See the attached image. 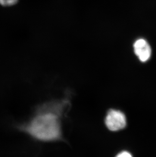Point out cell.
Masks as SVG:
<instances>
[{
  "instance_id": "cell-5",
  "label": "cell",
  "mask_w": 156,
  "mask_h": 157,
  "mask_svg": "<svg viewBox=\"0 0 156 157\" xmlns=\"http://www.w3.org/2000/svg\"><path fill=\"white\" fill-rule=\"evenodd\" d=\"M116 157H133L132 155L127 151H123L117 155Z\"/></svg>"
},
{
  "instance_id": "cell-3",
  "label": "cell",
  "mask_w": 156,
  "mask_h": 157,
  "mask_svg": "<svg viewBox=\"0 0 156 157\" xmlns=\"http://www.w3.org/2000/svg\"><path fill=\"white\" fill-rule=\"evenodd\" d=\"M134 53L141 62L144 63L150 59L152 49L149 43L144 39H137L133 45Z\"/></svg>"
},
{
  "instance_id": "cell-1",
  "label": "cell",
  "mask_w": 156,
  "mask_h": 157,
  "mask_svg": "<svg viewBox=\"0 0 156 157\" xmlns=\"http://www.w3.org/2000/svg\"><path fill=\"white\" fill-rule=\"evenodd\" d=\"M27 130L32 136L42 140H54L61 135L58 117L52 113L37 116L27 127Z\"/></svg>"
},
{
  "instance_id": "cell-2",
  "label": "cell",
  "mask_w": 156,
  "mask_h": 157,
  "mask_svg": "<svg viewBox=\"0 0 156 157\" xmlns=\"http://www.w3.org/2000/svg\"><path fill=\"white\" fill-rule=\"evenodd\" d=\"M105 122L110 130L117 131L125 128L127 124L126 117L122 111L110 109L108 111Z\"/></svg>"
},
{
  "instance_id": "cell-4",
  "label": "cell",
  "mask_w": 156,
  "mask_h": 157,
  "mask_svg": "<svg viewBox=\"0 0 156 157\" xmlns=\"http://www.w3.org/2000/svg\"><path fill=\"white\" fill-rule=\"evenodd\" d=\"M18 0H0V5L4 7H10L17 4Z\"/></svg>"
}]
</instances>
